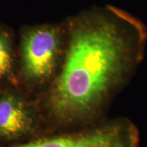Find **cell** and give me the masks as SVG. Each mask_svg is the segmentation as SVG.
I'll return each mask as SVG.
<instances>
[{
    "label": "cell",
    "instance_id": "cell-1",
    "mask_svg": "<svg viewBox=\"0 0 147 147\" xmlns=\"http://www.w3.org/2000/svg\"><path fill=\"white\" fill-rule=\"evenodd\" d=\"M61 66L36 101L46 134L105 119L111 101L144 57L146 28L115 6L83 11L64 22Z\"/></svg>",
    "mask_w": 147,
    "mask_h": 147
},
{
    "label": "cell",
    "instance_id": "cell-2",
    "mask_svg": "<svg viewBox=\"0 0 147 147\" xmlns=\"http://www.w3.org/2000/svg\"><path fill=\"white\" fill-rule=\"evenodd\" d=\"M64 23H44L23 30L20 41L21 75L34 89L42 92L52 83L63 58Z\"/></svg>",
    "mask_w": 147,
    "mask_h": 147
},
{
    "label": "cell",
    "instance_id": "cell-3",
    "mask_svg": "<svg viewBox=\"0 0 147 147\" xmlns=\"http://www.w3.org/2000/svg\"><path fill=\"white\" fill-rule=\"evenodd\" d=\"M137 126L119 117L80 128L54 131L9 147H139Z\"/></svg>",
    "mask_w": 147,
    "mask_h": 147
},
{
    "label": "cell",
    "instance_id": "cell-4",
    "mask_svg": "<svg viewBox=\"0 0 147 147\" xmlns=\"http://www.w3.org/2000/svg\"><path fill=\"white\" fill-rule=\"evenodd\" d=\"M46 134L42 113L32 101L16 91L0 96V141L26 142Z\"/></svg>",
    "mask_w": 147,
    "mask_h": 147
},
{
    "label": "cell",
    "instance_id": "cell-5",
    "mask_svg": "<svg viewBox=\"0 0 147 147\" xmlns=\"http://www.w3.org/2000/svg\"><path fill=\"white\" fill-rule=\"evenodd\" d=\"M15 55L10 33L0 26V83L14 76Z\"/></svg>",
    "mask_w": 147,
    "mask_h": 147
}]
</instances>
